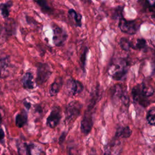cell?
<instances>
[{
  "label": "cell",
  "mask_w": 155,
  "mask_h": 155,
  "mask_svg": "<svg viewBox=\"0 0 155 155\" xmlns=\"http://www.w3.org/2000/svg\"><path fill=\"white\" fill-rule=\"evenodd\" d=\"M154 92V88L151 85L142 82L133 87L131 96L135 103L145 108L150 105L151 102L148 98L153 95Z\"/></svg>",
  "instance_id": "6da1fadb"
},
{
  "label": "cell",
  "mask_w": 155,
  "mask_h": 155,
  "mask_svg": "<svg viewBox=\"0 0 155 155\" xmlns=\"http://www.w3.org/2000/svg\"><path fill=\"white\" fill-rule=\"evenodd\" d=\"M111 96L113 101L116 102H120L125 106L129 104V96L128 95L127 87L123 84H115L110 89Z\"/></svg>",
  "instance_id": "7a4b0ae2"
},
{
  "label": "cell",
  "mask_w": 155,
  "mask_h": 155,
  "mask_svg": "<svg viewBox=\"0 0 155 155\" xmlns=\"http://www.w3.org/2000/svg\"><path fill=\"white\" fill-rule=\"evenodd\" d=\"M82 108V104L77 101L70 102L65 109V121L69 124L73 123L79 116Z\"/></svg>",
  "instance_id": "3957f363"
},
{
  "label": "cell",
  "mask_w": 155,
  "mask_h": 155,
  "mask_svg": "<svg viewBox=\"0 0 155 155\" xmlns=\"http://www.w3.org/2000/svg\"><path fill=\"white\" fill-rule=\"evenodd\" d=\"M141 25V24L136 20H127L123 17L119 19L118 27L120 31L128 35H135Z\"/></svg>",
  "instance_id": "277c9868"
},
{
  "label": "cell",
  "mask_w": 155,
  "mask_h": 155,
  "mask_svg": "<svg viewBox=\"0 0 155 155\" xmlns=\"http://www.w3.org/2000/svg\"><path fill=\"white\" fill-rule=\"evenodd\" d=\"M129 64L126 59H119L114 64V71L111 73V78L115 81H123L128 72Z\"/></svg>",
  "instance_id": "5b68a950"
},
{
  "label": "cell",
  "mask_w": 155,
  "mask_h": 155,
  "mask_svg": "<svg viewBox=\"0 0 155 155\" xmlns=\"http://www.w3.org/2000/svg\"><path fill=\"white\" fill-rule=\"evenodd\" d=\"M36 82L38 85L45 84L50 77L52 71L50 65L47 63L38 62L36 65Z\"/></svg>",
  "instance_id": "8992f818"
},
{
  "label": "cell",
  "mask_w": 155,
  "mask_h": 155,
  "mask_svg": "<svg viewBox=\"0 0 155 155\" xmlns=\"http://www.w3.org/2000/svg\"><path fill=\"white\" fill-rule=\"evenodd\" d=\"M51 27L53 32V44L57 47L62 46L68 38L67 31L64 28L56 25V24H51Z\"/></svg>",
  "instance_id": "52a82bcc"
},
{
  "label": "cell",
  "mask_w": 155,
  "mask_h": 155,
  "mask_svg": "<svg viewBox=\"0 0 155 155\" xmlns=\"http://www.w3.org/2000/svg\"><path fill=\"white\" fill-rule=\"evenodd\" d=\"M93 125V110H85L81 123V130L83 134L87 135L91 131Z\"/></svg>",
  "instance_id": "ba28073f"
},
{
  "label": "cell",
  "mask_w": 155,
  "mask_h": 155,
  "mask_svg": "<svg viewBox=\"0 0 155 155\" xmlns=\"http://www.w3.org/2000/svg\"><path fill=\"white\" fill-rule=\"evenodd\" d=\"M84 90V85L80 81L70 78L67 80L65 85V90L68 95L76 96L81 93Z\"/></svg>",
  "instance_id": "9c48e42d"
},
{
  "label": "cell",
  "mask_w": 155,
  "mask_h": 155,
  "mask_svg": "<svg viewBox=\"0 0 155 155\" xmlns=\"http://www.w3.org/2000/svg\"><path fill=\"white\" fill-rule=\"evenodd\" d=\"M61 119V110L58 106H54L46 120L47 125L51 128H55L59 124Z\"/></svg>",
  "instance_id": "30bf717a"
},
{
  "label": "cell",
  "mask_w": 155,
  "mask_h": 155,
  "mask_svg": "<svg viewBox=\"0 0 155 155\" xmlns=\"http://www.w3.org/2000/svg\"><path fill=\"white\" fill-rule=\"evenodd\" d=\"M120 142L119 140H116L115 138L105 148L104 155H119L120 151Z\"/></svg>",
  "instance_id": "8fae6325"
},
{
  "label": "cell",
  "mask_w": 155,
  "mask_h": 155,
  "mask_svg": "<svg viewBox=\"0 0 155 155\" xmlns=\"http://www.w3.org/2000/svg\"><path fill=\"white\" fill-rule=\"evenodd\" d=\"M63 84V80L62 78H56L54 81L51 84L49 89V94L51 96H56L60 91Z\"/></svg>",
  "instance_id": "7c38bea8"
},
{
  "label": "cell",
  "mask_w": 155,
  "mask_h": 155,
  "mask_svg": "<svg viewBox=\"0 0 155 155\" xmlns=\"http://www.w3.org/2000/svg\"><path fill=\"white\" fill-rule=\"evenodd\" d=\"M132 134V130L128 126L119 127L116 128L115 138H128Z\"/></svg>",
  "instance_id": "4fadbf2b"
},
{
  "label": "cell",
  "mask_w": 155,
  "mask_h": 155,
  "mask_svg": "<svg viewBox=\"0 0 155 155\" xmlns=\"http://www.w3.org/2000/svg\"><path fill=\"white\" fill-rule=\"evenodd\" d=\"M22 82L24 88L28 90L33 89L35 87L33 74L30 71L25 73L22 79Z\"/></svg>",
  "instance_id": "5bb4252c"
},
{
  "label": "cell",
  "mask_w": 155,
  "mask_h": 155,
  "mask_svg": "<svg viewBox=\"0 0 155 155\" xmlns=\"http://www.w3.org/2000/svg\"><path fill=\"white\" fill-rule=\"evenodd\" d=\"M68 16L73 20L75 25L78 27H82V15L78 13L74 9L70 8L68 11Z\"/></svg>",
  "instance_id": "9a60e30c"
},
{
  "label": "cell",
  "mask_w": 155,
  "mask_h": 155,
  "mask_svg": "<svg viewBox=\"0 0 155 155\" xmlns=\"http://www.w3.org/2000/svg\"><path fill=\"white\" fill-rule=\"evenodd\" d=\"M27 113L25 110H22L20 113L18 114L16 116V125L18 127L21 128L24 126L27 122Z\"/></svg>",
  "instance_id": "2e32d148"
},
{
  "label": "cell",
  "mask_w": 155,
  "mask_h": 155,
  "mask_svg": "<svg viewBox=\"0 0 155 155\" xmlns=\"http://www.w3.org/2000/svg\"><path fill=\"white\" fill-rule=\"evenodd\" d=\"M33 1L38 4L44 13L51 14L53 12V9L49 5L47 0H33Z\"/></svg>",
  "instance_id": "e0dca14e"
},
{
  "label": "cell",
  "mask_w": 155,
  "mask_h": 155,
  "mask_svg": "<svg viewBox=\"0 0 155 155\" xmlns=\"http://www.w3.org/2000/svg\"><path fill=\"white\" fill-rule=\"evenodd\" d=\"M138 2L141 5L144 10H148L149 12L154 13L155 10L154 0H138Z\"/></svg>",
  "instance_id": "ac0fdd59"
},
{
  "label": "cell",
  "mask_w": 155,
  "mask_h": 155,
  "mask_svg": "<svg viewBox=\"0 0 155 155\" xmlns=\"http://www.w3.org/2000/svg\"><path fill=\"white\" fill-rule=\"evenodd\" d=\"M147 48V42L144 38H138L136 40L135 45H132V48L139 50H145Z\"/></svg>",
  "instance_id": "d6986e66"
},
{
  "label": "cell",
  "mask_w": 155,
  "mask_h": 155,
  "mask_svg": "<svg viewBox=\"0 0 155 155\" xmlns=\"http://www.w3.org/2000/svg\"><path fill=\"white\" fill-rule=\"evenodd\" d=\"M8 62L9 61L7 58L0 60V78L4 77L7 75Z\"/></svg>",
  "instance_id": "ffe728a7"
},
{
  "label": "cell",
  "mask_w": 155,
  "mask_h": 155,
  "mask_svg": "<svg viewBox=\"0 0 155 155\" xmlns=\"http://www.w3.org/2000/svg\"><path fill=\"white\" fill-rule=\"evenodd\" d=\"M12 2L8 1L6 3L0 4V10L4 18H7L9 15V9L12 5Z\"/></svg>",
  "instance_id": "44dd1931"
},
{
  "label": "cell",
  "mask_w": 155,
  "mask_h": 155,
  "mask_svg": "<svg viewBox=\"0 0 155 155\" xmlns=\"http://www.w3.org/2000/svg\"><path fill=\"white\" fill-rule=\"evenodd\" d=\"M119 45L121 48L125 51H129L132 48V42L127 38L122 37L120 39Z\"/></svg>",
  "instance_id": "7402d4cb"
},
{
  "label": "cell",
  "mask_w": 155,
  "mask_h": 155,
  "mask_svg": "<svg viewBox=\"0 0 155 155\" xmlns=\"http://www.w3.org/2000/svg\"><path fill=\"white\" fill-rule=\"evenodd\" d=\"M124 6L118 5L114 8L111 13V18L114 19H119L123 17V12H124Z\"/></svg>",
  "instance_id": "603a6c76"
},
{
  "label": "cell",
  "mask_w": 155,
  "mask_h": 155,
  "mask_svg": "<svg viewBox=\"0 0 155 155\" xmlns=\"http://www.w3.org/2000/svg\"><path fill=\"white\" fill-rule=\"evenodd\" d=\"M88 51V48L87 47H85L83 49L81 56V68L84 74L86 73L85 70V65H86V61H87V55Z\"/></svg>",
  "instance_id": "cb8c5ba5"
},
{
  "label": "cell",
  "mask_w": 155,
  "mask_h": 155,
  "mask_svg": "<svg viewBox=\"0 0 155 155\" xmlns=\"http://www.w3.org/2000/svg\"><path fill=\"white\" fill-rule=\"evenodd\" d=\"M147 120L150 125H154L155 124V108L152 107L148 111L146 116Z\"/></svg>",
  "instance_id": "d4e9b609"
},
{
  "label": "cell",
  "mask_w": 155,
  "mask_h": 155,
  "mask_svg": "<svg viewBox=\"0 0 155 155\" xmlns=\"http://www.w3.org/2000/svg\"><path fill=\"white\" fill-rule=\"evenodd\" d=\"M66 136H67V133L65 131H64L62 133L61 135L60 136V137L59 138V140H58V143L59 145H62L64 143V142Z\"/></svg>",
  "instance_id": "484cf974"
},
{
  "label": "cell",
  "mask_w": 155,
  "mask_h": 155,
  "mask_svg": "<svg viewBox=\"0 0 155 155\" xmlns=\"http://www.w3.org/2000/svg\"><path fill=\"white\" fill-rule=\"evenodd\" d=\"M35 111L38 113H42L43 111V108L41 107V105L40 104H37L35 105Z\"/></svg>",
  "instance_id": "4316f807"
},
{
  "label": "cell",
  "mask_w": 155,
  "mask_h": 155,
  "mask_svg": "<svg viewBox=\"0 0 155 155\" xmlns=\"http://www.w3.org/2000/svg\"><path fill=\"white\" fill-rule=\"evenodd\" d=\"M24 106L25 107V108H26L27 110H29V109L30 108V107H31V104H30V102H28L25 101V102H24Z\"/></svg>",
  "instance_id": "83f0119b"
},
{
  "label": "cell",
  "mask_w": 155,
  "mask_h": 155,
  "mask_svg": "<svg viewBox=\"0 0 155 155\" xmlns=\"http://www.w3.org/2000/svg\"><path fill=\"white\" fill-rule=\"evenodd\" d=\"M4 137V131L0 128V140H2Z\"/></svg>",
  "instance_id": "f1b7e54d"
},
{
  "label": "cell",
  "mask_w": 155,
  "mask_h": 155,
  "mask_svg": "<svg viewBox=\"0 0 155 155\" xmlns=\"http://www.w3.org/2000/svg\"><path fill=\"white\" fill-rule=\"evenodd\" d=\"M82 1L85 3V4H91L92 2V1L91 0H82Z\"/></svg>",
  "instance_id": "f546056e"
},
{
  "label": "cell",
  "mask_w": 155,
  "mask_h": 155,
  "mask_svg": "<svg viewBox=\"0 0 155 155\" xmlns=\"http://www.w3.org/2000/svg\"><path fill=\"white\" fill-rule=\"evenodd\" d=\"M1 121V114H0V122Z\"/></svg>",
  "instance_id": "4dcf8cb0"
}]
</instances>
